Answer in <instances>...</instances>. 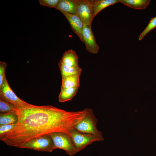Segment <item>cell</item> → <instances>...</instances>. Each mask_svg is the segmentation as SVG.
<instances>
[{
  "label": "cell",
  "instance_id": "cell-17",
  "mask_svg": "<svg viewBox=\"0 0 156 156\" xmlns=\"http://www.w3.org/2000/svg\"><path fill=\"white\" fill-rule=\"evenodd\" d=\"M78 88H70L61 89L58 96V100L63 103L71 100L76 95Z\"/></svg>",
  "mask_w": 156,
  "mask_h": 156
},
{
  "label": "cell",
  "instance_id": "cell-14",
  "mask_svg": "<svg viewBox=\"0 0 156 156\" xmlns=\"http://www.w3.org/2000/svg\"><path fill=\"white\" fill-rule=\"evenodd\" d=\"M18 120V116L14 110L10 112L0 113V126L4 125L16 124Z\"/></svg>",
  "mask_w": 156,
  "mask_h": 156
},
{
  "label": "cell",
  "instance_id": "cell-5",
  "mask_svg": "<svg viewBox=\"0 0 156 156\" xmlns=\"http://www.w3.org/2000/svg\"><path fill=\"white\" fill-rule=\"evenodd\" d=\"M21 148L51 152L55 149L53 140L48 134L32 139L26 142Z\"/></svg>",
  "mask_w": 156,
  "mask_h": 156
},
{
  "label": "cell",
  "instance_id": "cell-9",
  "mask_svg": "<svg viewBox=\"0 0 156 156\" xmlns=\"http://www.w3.org/2000/svg\"><path fill=\"white\" fill-rule=\"evenodd\" d=\"M60 12L69 21L73 31L79 37L80 40L83 42L82 32L83 25L81 19L75 14H70L62 11Z\"/></svg>",
  "mask_w": 156,
  "mask_h": 156
},
{
  "label": "cell",
  "instance_id": "cell-7",
  "mask_svg": "<svg viewBox=\"0 0 156 156\" xmlns=\"http://www.w3.org/2000/svg\"><path fill=\"white\" fill-rule=\"evenodd\" d=\"M70 135L78 152L93 142L102 141L96 135L81 133L75 129L70 131Z\"/></svg>",
  "mask_w": 156,
  "mask_h": 156
},
{
  "label": "cell",
  "instance_id": "cell-13",
  "mask_svg": "<svg viewBox=\"0 0 156 156\" xmlns=\"http://www.w3.org/2000/svg\"><path fill=\"white\" fill-rule=\"evenodd\" d=\"M118 2L130 8L137 9H144L149 5L150 0H118Z\"/></svg>",
  "mask_w": 156,
  "mask_h": 156
},
{
  "label": "cell",
  "instance_id": "cell-2",
  "mask_svg": "<svg viewBox=\"0 0 156 156\" xmlns=\"http://www.w3.org/2000/svg\"><path fill=\"white\" fill-rule=\"evenodd\" d=\"M86 114L84 117L75 126L78 131L84 133L92 134L103 139L102 133L97 127L98 120L91 108H85Z\"/></svg>",
  "mask_w": 156,
  "mask_h": 156
},
{
  "label": "cell",
  "instance_id": "cell-21",
  "mask_svg": "<svg viewBox=\"0 0 156 156\" xmlns=\"http://www.w3.org/2000/svg\"><path fill=\"white\" fill-rule=\"evenodd\" d=\"M7 66L6 63L4 62H0V87L3 84L5 78V71Z\"/></svg>",
  "mask_w": 156,
  "mask_h": 156
},
{
  "label": "cell",
  "instance_id": "cell-19",
  "mask_svg": "<svg viewBox=\"0 0 156 156\" xmlns=\"http://www.w3.org/2000/svg\"><path fill=\"white\" fill-rule=\"evenodd\" d=\"M156 27V16L152 18L143 31L141 34L138 38L139 40H141L149 31Z\"/></svg>",
  "mask_w": 156,
  "mask_h": 156
},
{
  "label": "cell",
  "instance_id": "cell-1",
  "mask_svg": "<svg viewBox=\"0 0 156 156\" xmlns=\"http://www.w3.org/2000/svg\"><path fill=\"white\" fill-rule=\"evenodd\" d=\"M14 109L18 116V122L12 130L0 136V140L8 145L19 148L43 135L58 132L70 135V131L86 114L85 109L68 112L51 105L31 104Z\"/></svg>",
  "mask_w": 156,
  "mask_h": 156
},
{
  "label": "cell",
  "instance_id": "cell-16",
  "mask_svg": "<svg viewBox=\"0 0 156 156\" xmlns=\"http://www.w3.org/2000/svg\"><path fill=\"white\" fill-rule=\"evenodd\" d=\"M56 10L68 13L75 14L76 9L74 0H60Z\"/></svg>",
  "mask_w": 156,
  "mask_h": 156
},
{
  "label": "cell",
  "instance_id": "cell-11",
  "mask_svg": "<svg viewBox=\"0 0 156 156\" xmlns=\"http://www.w3.org/2000/svg\"><path fill=\"white\" fill-rule=\"evenodd\" d=\"M58 66L61 72L62 79L66 77L81 74L82 69L79 66L70 67L64 64L60 60Z\"/></svg>",
  "mask_w": 156,
  "mask_h": 156
},
{
  "label": "cell",
  "instance_id": "cell-6",
  "mask_svg": "<svg viewBox=\"0 0 156 156\" xmlns=\"http://www.w3.org/2000/svg\"><path fill=\"white\" fill-rule=\"evenodd\" d=\"M0 97L13 105L16 109L22 108L30 104L18 97L10 87L6 77L0 87Z\"/></svg>",
  "mask_w": 156,
  "mask_h": 156
},
{
  "label": "cell",
  "instance_id": "cell-4",
  "mask_svg": "<svg viewBox=\"0 0 156 156\" xmlns=\"http://www.w3.org/2000/svg\"><path fill=\"white\" fill-rule=\"evenodd\" d=\"M76 13L83 25L91 26L93 19V0H74Z\"/></svg>",
  "mask_w": 156,
  "mask_h": 156
},
{
  "label": "cell",
  "instance_id": "cell-3",
  "mask_svg": "<svg viewBox=\"0 0 156 156\" xmlns=\"http://www.w3.org/2000/svg\"><path fill=\"white\" fill-rule=\"evenodd\" d=\"M48 135L52 138L55 149L64 150L70 155H73L78 152L69 134L63 132H58Z\"/></svg>",
  "mask_w": 156,
  "mask_h": 156
},
{
  "label": "cell",
  "instance_id": "cell-22",
  "mask_svg": "<svg viewBox=\"0 0 156 156\" xmlns=\"http://www.w3.org/2000/svg\"><path fill=\"white\" fill-rule=\"evenodd\" d=\"M16 124L4 125L0 126V136L3 135L12 130Z\"/></svg>",
  "mask_w": 156,
  "mask_h": 156
},
{
  "label": "cell",
  "instance_id": "cell-10",
  "mask_svg": "<svg viewBox=\"0 0 156 156\" xmlns=\"http://www.w3.org/2000/svg\"><path fill=\"white\" fill-rule=\"evenodd\" d=\"M60 60L67 66H79L78 56L75 51L72 49L65 51L63 54Z\"/></svg>",
  "mask_w": 156,
  "mask_h": 156
},
{
  "label": "cell",
  "instance_id": "cell-18",
  "mask_svg": "<svg viewBox=\"0 0 156 156\" xmlns=\"http://www.w3.org/2000/svg\"><path fill=\"white\" fill-rule=\"evenodd\" d=\"M15 108V107L13 105L0 98V113L13 111Z\"/></svg>",
  "mask_w": 156,
  "mask_h": 156
},
{
  "label": "cell",
  "instance_id": "cell-15",
  "mask_svg": "<svg viewBox=\"0 0 156 156\" xmlns=\"http://www.w3.org/2000/svg\"><path fill=\"white\" fill-rule=\"evenodd\" d=\"M80 75H77L62 79L61 89L70 88H78L80 86Z\"/></svg>",
  "mask_w": 156,
  "mask_h": 156
},
{
  "label": "cell",
  "instance_id": "cell-12",
  "mask_svg": "<svg viewBox=\"0 0 156 156\" xmlns=\"http://www.w3.org/2000/svg\"><path fill=\"white\" fill-rule=\"evenodd\" d=\"M117 3L118 0H93V19L102 10Z\"/></svg>",
  "mask_w": 156,
  "mask_h": 156
},
{
  "label": "cell",
  "instance_id": "cell-8",
  "mask_svg": "<svg viewBox=\"0 0 156 156\" xmlns=\"http://www.w3.org/2000/svg\"><path fill=\"white\" fill-rule=\"evenodd\" d=\"M82 38L87 51L92 54H96L98 53L99 47L96 41L91 26L83 25Z\"/></svg>",
  "mask_w": 156,
  "mask_h": 156
},
{
  "label": "cell",
  "instance_id": "cell-20",
  "mask_svg": "<svg viewBox=\"0 0 156 156\" xmlns=\"http://www.w3.org/2000/svg\"><path fill=\"white\" fill-rule=\"evenodd\" d=\"M60 0H39L40 5L50 8H56Z\"/></svg>",
  "mask_w": 156,
  "mask_h": 156
}]
</instances>
